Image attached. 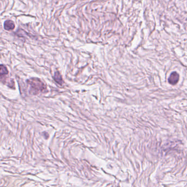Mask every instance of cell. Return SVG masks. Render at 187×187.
Segmentation results:
<instances>
[{
  "instance_id": "277c9868",
  "label": "cell",
  "mask_w": 187,
  "mask_h": 187,
  "mask_svg": "<svg viewBox=\"0 0 187 187\" xmlns=\"http://www.w3.org/2000/svg\"><path fill=\"white\" fill-rule=\"evenodd\" d=\"M53 79L56 81V83H58V84H59L60 85L63 84V81L62 79V76L59 71H56L55 73L54 76H53Z\"/></svg>"
},
{
  "instance_id": "3957f363",
  "label": "cell",
  "mask_w": 187,
  "mask_h": 187,
  "mask_svg": "<svg viewBox=\"0 0 187 187\" xmlns=\"http://www.w3.org/2000/svg\"><path fill=\"white\" fill-rule=\"evenodd\" d=\"M4 29L7 31L13 30L15 28V24L12 20H7L4 23Z\"/></svg>"
},
{
  "instance_id": "7a4b0ae2",
  "label": "cell",
  "mask_w": 187,
  "mask_h": 187,
  "mask_svg": "<svg viewBox=\"0 0 187 187\" xmlns=\"http://www.w3.org/2000/svg\"><path fill=\"white\" fill-rule=\"evenodd\" d=\"M179 79V75L177 72L174 71L171 74V75L169 76L168 81L170 84L172 85H174L177 83Z\"/></svg>"
},
{
  "instance_id": "5b68a950",
  "label": "cell",
  "mask_w": 187,
  "mask_h": 187,
  "mask_svg": "<svg viewBox=\"0 0 187 187\" xmlns=\"http://www.w3.org/2000/svg\"><path fill=\"white\" fill-rule=\"evenodd\" d=\"M1 77H2L3 76H5L8 74V71L6 66H5L3 64L1 65Z\"/></svg>"
},
{
  "instance_id": "6da1fadb",
  "label": "cell",
  "mask_w": 187,
  "mask_h": 187,
  "mask_svg": "<svg viewBox=\"0 0 187 187\" xmlns=\"http://www.w3.org/2000/svg\"><path fill=\"white\" fill-rule=\"evenodd\" d=\"M27 83L30 87L31 93L33 94H38L40 92H44L46 90V87L44 83L38 78H32L27 81Z\"/></svg>"
}]
</instances>
